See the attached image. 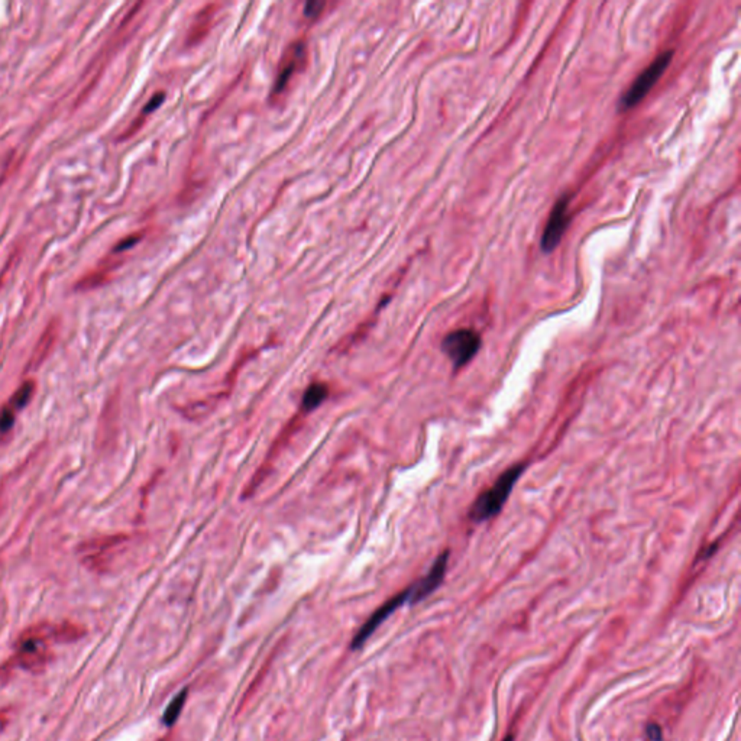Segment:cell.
<instances>
[{
    "label": "cell",
    "instance_id": "1",
    "mask_svg": "<svg viewBox=\"0 0 741 741\" xmlns=\"http://www.w3.org/2000/svg\"><path fill=\"white\" fill-rule=\"evenodd\" d=\"M82 630L72 624H43L23 632L16 642L11 668L40 671L47 666L55 644L79 639Z\"/></svg>",
    "mask_w": 741,
    "mask_h": 741
},
{
    "label": "cell",
    "instance_id": "2",
    "mask_svg": "<svg viewBox=\"0 0 741 741\" xmlns=\"http://www.w3.org/2000/svg\"><path fill=\"white\" fill-rule=\"evenodd\" d=\"M524 470V463H517L505 470L497 481L474 501L470 509V519L475 523H482L498 516Z\"/></svg>",
    "mask_w": 741,
    "mask_h": 741
},
{
    "label": "cell",
    "instance_id": "3",
    "mask_svg": "<svg viewBox=\"0 0 741 741\" xmlns=\"http://www.w3.org/2000/svg\"><path fill=\"white\" fill-rule=\"evenodd\" d=\"M674 54H675L674 50H668L663 54H660L637 77V79L634 80V83L632 85V87L627 90V93L622 94V97L620 100V110L633 109L634 106H637L647 96V93L653 89V86L657 83V80L663 75V72L666 71L668 65L671 64V61L674 58Z\"/></svg>",
    "mask_w": 741,
    "mask_h": 741
},
{
    "label": "cell",
    "instance_id": "4",
    "mask_svg": "<svg viewBox=\"0 0 741 741\" xmlns=\"http://www.w3.org/2000/svg\"><path fill=\"white\" fill-rule=\"evenodd\" d=\"M481 345V336L475 330L458 329L445 336L442 340V350L455 369H459L475 358Z\"/></svg>",
    "mask_w": 741,
    "mask_h": 741
},
{
    "label": "cell",
    "instance_id": "5",
    "mask_svg": "<svg viewBox=\"0 0 741 741\" xmlns=\"http://www.w3.org/2000/svg\"><path fill=\"white\" fill-rule=\"evenodd\" d=\"M569 203H570V198L568 196V194H565V196H562L553 206V210L549 216L548 223H546V227L541 235V241H540V247H541L543 252L551 254L559 245L563 233L569 225Z\"/></svg>",
    "mask_w": 741,
    "mask_h": 741
},
{
    "label": "cell",
    "instance_id": "6",
    "mask_svg": "<svg viewBox=\"0 0 741 741\" xmlns=\"http://www.w3.org/2000/svg\"><path fill=\"white\" fill-rule=\"evenodd\" d=\"M406 602H410V588L404 590L403 593L397 594L396 597H393L391 600H388L385 604H382L367 621L364 626L361 627V630L357 633V636L354 637L352 640V644H350V647H352V650H358L361 649L367 642L368 639L374 634V632L381 626V624L391 615L394 611H397L401 605H404Z\"/></svg>",
    "mask_w": 741,
    "mask_h": 741
},
{
    "label": "cell",
    "instance_id": "7",
    "mask_svg": "<svg viewBox=\"0 0 741 741\" xmlns=\"http://www.w3.org/2000/svg\"><path fill=\"white\" fill-rule=\"evenodd\" d=\"M449 562V552L440 553L435 563L432 565L431 570L427 572L424 578H421L413 587H410V604L420 602L421 600L427 598L433 591H436L446 575V568Z\"/></svg>",
    "mask_w": 741,
    "mask_h": 741
},
{
    "label": "cell",
    "instance_id": "8",
    "mask_svg": "<svg viewBox=\"0 0 741 741\" xmlns=\"http://www.w3.org/2000/svg\"><path fill=\"white\" fill-rule=\"evenodd\" d=\"M304 58H305V47L301 41L294 43L288 47V50L286 51V54L281 60L280 71L276 79V86H274V89H272V94L278 96L287 89L294 72L303 67Z\"/></svg>",
    "mask_w": 741,
    "mask_h": 741
},
{
    "label": "cell",
    "instance_id": "9",
    "mask_svg": "<svg viewBox=\"0 0 741 741\" xmlns=\"http://www.w3.org/2000/svg\"><path fill=\"white\" fill-rule=\"evenodd\" d=\"M328 396H329L328 385H325L322 382L311 384L303 394L301 407L304 411H313L326 400Z\"/></svg>",
    "mask_w": 741,
    "mask_h": 741
},
{
    "label": "cell",
    "instance_id": "10",
    "mask_svg": "<svg viewBox=\"0 0 741 741\" xmlns=\"http://www.w3.org/2000/svg\"><path fill=\"white\" fill-rule=\"evenodd\" d=\"M33 391H35V384H33V381H32V379L25 381V382H23V384L16 389L15 394L12 396V399H11V401H9V406H11L15 411L23 409V407L28 406V403L31 401V399H32V396H33Z\"/></svg>",
    "mask_w": 741,
    "mask_h": 741
},
{
    "label": "cell",
    "instance_id": "11",
    "mask_svg": "<svg viewBox=\"0 0 741 741\" xmlns=\"http://www.w3.org/2000/svg\"><path fill=\"white\" fill-rule=\"evenodd\" d=\"M185 699H187V691L184 689V691H181L180 693H177V696L170 702L168 707H167V710H166V713H164V715H163V723H164L166 725L170 727V725H173V724L178 720L181 711H183V708H184Z\"/></svg>",
    "mask_w": 741,
    "mask_h": 741
},
{
    "label": "cell",
    "instance_id": "12",
    "mask_svg": "<svg viewBox=\"0 0 741 741\" xmlns=\"http://www.w3.org/2000/svg\"><path fill=\"white\" fill-rule=\"evenodd\" d=\"M15 416H16V411L9 404L0 410V432L6 433L11 431L15 423Z\"/></svg>",
    "mask_w": 741,
    "mask_h": 741
},
{
    "label": "cell",
    "instance_id": "13",
    "mask_svg": "<svg viewBox=\"0 0 741 741\" xmlns=\"http://www.w3.org/2000/svg\"><path fill=\"white\" fill-rule=\"evenodd\" d=\"M325 6H326V4H322V2H308L304 8V13H305V16H310V18H318L322 13V9Z\"/></svg>",
    "mask_w": 741,
    "mask_h": 741
},
{
    "label": "cell",
    "instance_id": "14",
    "mask_svg": "<svg viewBox=\"0 0 741 741\" xmlns=\"http://www.w3.org/2000/svg\"><path fill=\"white\" fill-rule=\"evenodd\" d=\"M163 100H164V94H163V93L155 94V96L152 97V100L148 103V106L145 107L144 112H151V110H153V109H157Z\"/></svg>",
    "mask_w": 741,
    "mask_h": 741
},
{
    "label": "cell",
    "instance_id": "15",
    "mask_svg": "<svg viewBox=\"0 0 741 741\" xmlns=\"http://www.w3.org/2000/svg\"><path fill=\"white\" fill-rule=\"evenodd\" d=\"M647 735L653 740V741H660L661 740V731L660 728L656 725V724H650L647 727Z\"/></svg>",
    "mask_w": 741,
    "mask_h": 741
},
{
    "label": "cell",
    "instance_id": "16",
    "mask_svg": "<svg viewBox=\"0 0 741 741\" xmlns=\"http://www.w3.org/2000/svg\"><path fill=\"white\" fill-rule=\"evenodd\" d=\"M136 241H138V238H131V239H128V241H124V242H122V245H119V247H118V251H124V249H126V248L132 247V245H134V244H135Z\"/></svg>",
    "mask_w": 741,
    "mask_h": 741
}]
</instances>
